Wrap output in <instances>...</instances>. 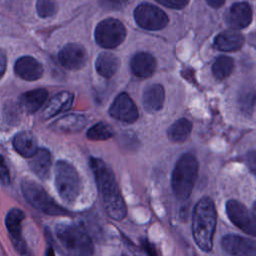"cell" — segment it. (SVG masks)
I'll use <instances>...</instances> for the list:
<instances>
[{
    "instance_id": "1",
    "label": "cell",
    "mask_w": 256,
    "mask_h": 256,
    "mask_svg": "<svg viewBox=\"0 0 256 256\" xmlns=\"http://www.w3.org/2000/svg\"><path fill=\"white\" fill-rule=\"evenodd\" d=\"M90 167L108 216L120 221L127 215V207L112 169L99 158H90Z\"/></svg>"
},
{
    "instance_id": "2",
    "label": "cell",
    "mask_w": 256,
    "mask_h": 256,
    "mask_svg": "<svg viewBox=\"0 0 256 256\" xmlns=\"http://www.w3.org/2000/svg\"><path fill=\"white\" fill-rule=\"evenodd\" d=\"M217 213L214 202L209 197L201 198L192 215V234L197 246L205 252L212 249L216 229Z\"/></svg>"
},
{
    "instance_id": "3",
    "label": "cell",
    "mask_w": 256,
    "mask_h": 256,
    "mask_svg": "<svg viewBox=\"0 0 256 256\" xmlns=\"http://www.w3.org/2000/svg\"><path fill=\"white\" fill-rule=\"evenodd\" d=\"M55 234L68 256L93 255V242L81 227L75 224L59 223L55 227Z\"/></svg>"
},
{
    "instance_id": "4",
    "label": "cell",
    "mask_w": 256,
    "mask_h": 256,
    "mask_svg": "<svg viewBox=\"0 0 256 256\" xmlns=\"http://www.w3.org/2000/svg\"><path fill=\"white\" fill-rule=\"evenodd\" d=\"M198 161L193 154L185 153L177 161L171 178V185L178 200L184 201L191 195L198 176Z\"/></svg>"
},
{
    "instance_id": "5",
    "label": "cell",
    "mask_w": 256,
    "mask_h": 256,
    "mask_svg": "<svg viewBox=\"0 0 256 256\" xmlns=\"http://www.w3.org/2000/svg\"><path fill=\"white\" fill-rule=\"evenodd\" d=\"M55 186L59 196L68 204L75 202L81 189L77 170L65 160H59L55 166Z\"/></svg>"
},
{
    "instance_id": "6",
    "label": "cell",
    "mask_w": 256,
    "mask_h": 256,
    "mask_svg": "<svg viewBox=\"0 0 256 256\" xmlns=\"http://www.w3.org/2000/svg\"><path fill=\"white\" fill-rule=\"evenodd\" d=\"M21 190L27 202L41 212L48 215L68 214V211L58 205L37 182L25 179L21 183Z\"/></svg>"
},
{
    "instance_id": "7",
    "label": "cell",
    "mask_w": 256,
    "mask_h": 256,
    "mask_svg": "<svg viewBox=\"0 0 256 256\" xmlns=\"http://www.w3.org/2000/svg\"><path fill=\"white\" fill-rule=\"evenodd\" d=\"M126 29L117 19L108 18L101 21L95 29V40L103 48L112 49L119 46L125 39Z\"/></svg>"
},
{
    "instance_id": "8",
    "label": "cell",
    "mask_w": 256,
    "mask_h": 256,
    "mask_svg": "<svg viewBox=\"0 0 256 256\" xmlns=\"http://www.w3.org/2000/svg\"><path fill=\"white\" fill-rule=\"evenodd\" d=\"M226 213L229 220L241 231L256 237V215L241 202L231 199L226 202Z\"/></svg>"
},
{
    "instance_id": "9",
    "label": "cell",
    "mask_w": 256,
    "mask_h": 256,
    "mask_svg": "<svg viewBox=\"0 0 256 256\" xmlns=\"http://www.w3.org/2000/svg\"><path fill=\"white\" fill-rule=\"evenodd\" d=\"M24 218V212L20 208L14 207L8 211L5 218V224L15 250L21 256H30V249L22 237V221Z\"/></svg>"
},
{
    "instance_id": "10",
    "label": "cell",
    "mask_w": 256,
    "mask_h": 256,
    "mask_svg": "<svg viewBox=\"0 0 256 256\" xmlns=\"http://www.w3.org/2000/svg\"><path fill=\"white\" fill-rule=\"evenodd\" d=\"M136 23L147 30H160L168 23L167 15L158 7L143 3L134 10Z\"/></svg>"
},
{
    "instance_id": "11",
    "label": "cell",
    "mask_w": 256,
    "mask_h": 256,
    "mask_svg": "<svg viewBox=\"0 0 256 256\" xmlns=\"http://www.w3.org/2000/svg\"><path fill=\"white\" fill-rule=\"evenodd\" d=\"M110 115L122 122L132 123L138 119V109L127 93H120L109 109Z\"/></svg>"
},
{
    "instance_id": "12",
    "label": "cell",
    "mask_w": 256,
    "mask_h": 256,
    "mask_svg": "<svg viewBox=\"0 0 256 256\" xmlns=\"http://www.w3.org/2000/svg\"><path fill=\"white\" fill-rule=\"evenodd\" d=\"M221 245L224 251L233 256H256V241L239 235L224 236Z\"/></svg>"
},
{
    "instance_id": "13",
    "label": "cell",
    "mask_w": 256,
    "mask_h": 256,
    "mask_svg": "<svg viewBox=\"0 0 256 256\" xmlns=\"http://www.w3.org/2000/svg\"><path fill=\"white\" fill-rule=\"evenodd\" d=\"M59 62L69 70L81 69L87 61V53L83 46L76 43H69L64 46L58 54Z\"/></svg>"
},
{
    "instance_id": "14",
    "label": "cell",
    "mask_w": 256,
    "mask_h": 256,
    "mask_svg": "<svg viewBox=\"0 0 256 256\" xmlns=\"http://www.w3.org/2000/svg\"><path fill=\"white\" fill-rule=\"evenodd\" d=\"M251 21L252 10L245 2L233 4L226 14V22L233 29L245 28L251 23Z\"/></svg>"
},
{
    "instance_id": "15",
    "label": "cell",
    "mask_w": 256,
    "mask_h": 256,
    "mask_svg": "<svg viewBox=\"0 0 256 256\" xmlns=\"http://www.w3.org/2000/svg\"><path fill=\"white\" fill-rule=\"evenodd\" d=\"M15 73L26 81H35L43 74L42 65L31 56L20 57L14 65Z\"/></svg>"
},
{
    "instance_id": "16",
    "label": "cell",
    "mask_w": 256,
    "mask_h": 256,
    "mask_svg": "<svg viewBox=\"0 0 256 256\" xmlns=\"http://www.w3.org/2000/svg\"><path fill=\"white\" fill-rule=\"evenodd\" d=\"M132 73L140 78L150 77L156 69L155 58L147 52L136 53L130 62Z\"/></svg>"
},
{
    "instance_id": "17",
    "label": "cell",
    "mask_w": 256,
    "mask_h": 256,
    "mask_svg": "<svg viewBox=\"0 0 256 256\" xmlns=\"http://www.w3.org/2000/svg\"><path fill=\"white\" fill-rule=\"evenodd\" d=\"M73 102V94L68 91H62L51 98L42 113L43 119H48L67 110Z\"/></svg>"
},
{
    "instance_id": "18",
    "label": "cell",
    "mask_w": 256,
    "mask_h": 256,
    "mask_svg": "<svg viewBox=\"0 0 256 256\" xmlns=\"http://www.w3.org/2000/svg\"><path fill=\"white\" fill-rule=\"evenodd\" d=\"M165 92L160 84L148 86L143 93V105L147 112L153 113L159 111L164 104Z\"/></svg>"
},
{
    "instance_id": "19",
    "label": "cell",
    "mask_w": 256,
    "mask_h": 256,
    "mask_svg": "<svg viewBox=\"0 0 256 256\" xmlns=\"http://www.w3.org/2000/svg\"><path fill=\"white\" fill-rule=\"evenodd\" d=\"M29 163L31 170L42 180L49 177L52 158L50 152L45 148H38L36 153L31 157Z\"/></svg>"
},
{
    "instance_id": "20",
    "label": "cell",
    "mask_w": 256,
    "mask_h": 256,
    "mask_svg": "<svg viewBox=\"0 0 256 256\" xmlns=\"http://www.w3.org/2000/svg\"><path fill=\"white\" fill-rule=\"evenodd\" d=\"M244 44V37L235 30H226L217 35L214 40V47L221 51H235Z\"/></svg>"
},
{
    "instance_id": "21",
    "label": "cell",
    "mask_w": 256,
    "mask_h": 256,
    "mask_svg": "<svg viewBox=\"0 0 256 256\" xmlns=\"http://www.w3.org/2000/svg\"><path fill=\"white\" fill-rule=\"evenodd\" d=\"M48 98V91L46 89H34L25 92L21 95L19 102L21 107L27 113H34L38 111Z\"/></svg>"
},
{
    "instance_id": "22",
    "label": "cell",
    "mask_w": 256,
    "mask_h": 256,
    "mask_svg": "<svg viewBox=\"0 0 256 256\" xmlns=\"http://www.w3.org/2000/svg\"><path fill=\"white\" fill-rule=\"evenodd\" d=\"M13 147L18 154L30 158L38 150L37 139L33 133L23 131L18 133L13 139Z\"/></svg>"
},
{
    "instance_id": "23",
    "label": "cell",
    "mask_w": 256,
    "mask_h": 256,
    "mask_svg": "<svg viewBox=\"0 0 256 256\" xmlns=\"http://www.w3.org/2000/svg\"><path fill=\"white\" fill-rule=\"evenodd\" d=\"M119 59L114 54L109 52L101 53L96 60V71L105 78L112 77L119 68Z\"/></svg>"
},
{
    "instance_id": "24",
    "label": "cell",
    "mask_w": 256,
    "mask_h": 256,
    "mask_svg": "<svg viewBox=\"0 0 256 256\" xmlns=\"http://www.w3.org/2000/svg\"><path fill=\"white\" fill-rule=\"evenodd\" d=\"M86 123L82 115H67L53 123V127L63 132H75L81 130Z\"/></svg>"
},
{
    "instance_id": "25",
    "label": "cell",
    "mask_w": 256,
    "mask_h": 256,
    "mask_svg": "<svg viewBox=\"0 0 256 256\" xmlns=\"http://www.w3.org/2000/svg\"><path fill=\"white\" fill-rule=\"evenodd\" d=\"M192 124L185 118L177 120L168 130V137L173 142H183L190 135Z\"/></svg>"
},
{
    "instance_id": "26",
    "label": "cell",
    "mask_w": 256,
    "mask_h": 256,
    "mask_svg": "<svg viewBox=\"0 0 256 256\" xmlns=\"http://www.w3.org/2000/svg\"><path fill=\"white\" fill-rule=\"evenodd\" d=\"M234 62L232 58L227 56H220L215 60L212 66L213 75L217 79H225L231 74Z\"/></svg>"
},
{
    "instance_id": "27",
    "label": "cell",
    "mask_w": 256,
    "mask_h": 256,
    "mask_svg": "<svg viewBox=\"0 0 256 256\" xmlns=\"http://www.w3.org/2000/svg\"><path fill=\"white\" fill-rule=\"evenodd\" d=\"M256 103V90L250 87L243 88L238 96V105L243 113L249 115L252 113Z\"/></svg>"
},
{
    "instance_id": "28",
    "label": "cell",
    "mask_w": 256,
    "mask_h": 256,
    "mask_svg": "<svg viewBox=\"0 0 256 256\" xmlns=\"http://www.w3.org/2000/svg\"><path fill=\"white\" fill-rule=\"evenodd\" d=\"M114 135V131L112 127L104 122H100L92 126L86 136L90 140H95V141H100V140H107L111 138Z\"/></svg>"
},
{
    "instance_id": "29",
    "label": "cell",
    "mask_w": 256,
    "mask_h": 256,
    "mask_svg": "<svg viewBox=\"0 0 256 256\" xmlns=\"http://www.w3.org/2000/svg\"><path fill=\"white\" fill-rule=\"evenodd\" d=\"M36 10L40 17L48 18L56 13L57 3L55 0H37Z\"/></svg>"
},
{
    "instance_id": "30",
    "label": "cell",
    "mask_w": 256,
    "mask_h": 256,
    "mask_svg": "<svg viewBox=\"0 0 256 256\" xmlns=\"http://www.w3.org/2000/svg\"><path fill=\"white\" fill-rule=\"evenodd\" d=\"M128 0H99L100 5L107 10L120 9Z\"/></svg>"
},
{
    "instance_id": "31",
    "label": "cell",
    "mask_w": 256,
    "mask_h": 256,
    "mask_svg": "<svg viewBox=\"0 0 256 256\" xmlns=\"http://www.w3.org/2000/svg\"><path fill=\"white\" fill-rule=\"evenodd\" d=\"M158 3L172 9H182L184 8L189 0H156Z\"/></svg>"
},
{
    "instance_id": "32",
    "label": "cell",
    "mask_w": 256,
    "mask_h": 256,
    "mask_svg": "<svg viewBox=\"0 0 256 256\" xmlns=\"http://www.w3.org/2000/svg\"><path fill=\"white\" fill-rule=\"evenodd\" d=\"M0 182L4 185L10 183V174L4 158L0 155Z\"/></svg>"
},
{
    "instance_id": "33",
    "label": "cell",
    "mask_w": 256,
    "mask_h": 256,
    "mask_svg": "<svg viewBox=\"0 0 256 256\" xmlns=\"http://www.w3.org/2000/svg\"><path fill=\"white\" fill-rule=\"evenodd\" d=\"M141 245H142V248L143 250L147 253L148 256H157V251H156V248L155 246L147 239H142L141 241Z\"/></svg>"
},
{
    "instance_id": "34",
    "label": "cell",
    "mask_w": 256,
    "mask_h": 256,
    "mask_svg": "<svg viewBox=\"0 0 256 256\" xmlns=\"http://www.w3.org/2000/svg\"><path fill=\"white\" fill-rule=\"evenodd\" d=\"M6 65H7L6 56H5L4 52L0 50V78L2 77V75L4 74V72L6 70Z\"/></svg>"
},
{
    "instance_id": "35",
    "label": "cell",
    "mask_w": 256,
    "mask_h": 256,
    "mask_svg": "<svg viewBox=\"0 0 256 256\" xmlns=\"http://www.w3.org/2000/svg\"><path fill=\"white\" fill-rule=\"evenodd\" d=\"M225 0H207L208 4L213 8H219L224 4Z\"/></svg>"
},
{
    "instance_id": "36",
    "label": "cell",
    "mask_w": 256,
    "mask_h": 256,
    "mask_svg": "<svg viewBox=\"0 0 256 256\" xmlns=\"http://www.w3.org/2000/svg\"><path fill=\"white\" fill-rule=\"evenodd\" d=\"M46 256H55L54 250H53L51 247H49V248L47 249V251H46Z\"/></svg>"
},
{
    "instance_id": "37",
    "label": "cell",
    "mask_w": 256,
    "mask_h": 256,
    "mask_svg": "<svg viewBox=\"0 0 256 256\" xmlns=\"http://www.w3.org/2000/svg\"><path fill=\"white\" fill-rule=\"evenodd\" d=\"M253 211H254V214L256 215V201H255L254 204H253Z\"/></svg>"
}]
</instances>
